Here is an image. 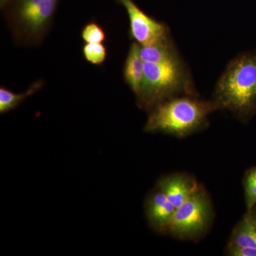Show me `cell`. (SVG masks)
<instances>
[{
  "label": "cell",
  "instance_id": "obj_1",
  "mask_svg": "<svg viewBox=\"0 0 256 256\" xmlns=\"http://www.w3.org/2000/svg\"><path fill=\"white\" fill-rule=\"evenodd\" d=\"M192 96H176L156 106L150 112L144 131L184 138L202 129L208 116L220 108L214 100Z\"/></svg>",
  "mask_w": 256,
  "mask_h": 256
},
{
  "label": "cell",
  "instance_id": "obj_2",
  "mask_svg": "<svg viewBox=\"0 0 256 256\" xmlns=\"http://www.w3.org/2000/svg\"><path fill=\"white\" fill-rule=\"evenodd\" d=\"M214 101L239 118L256 110V54H242L227 66L216 86Z\"/></svg>",
  "mask_w": 256,
  "mask_h": 256
},
{
  "label": "cell",
  "instance_id": "obj_3",
  "mask_svg": "<svg viewBox=\"0 0 256 256\" xmlns=\"http://www.w3.org/2000/svg\"><path fill=\"white\" fill-rule=\"evenodd\" d=\"M193 90L191 76L180 56L161 63L144 62V78L136 96L137 105L150 112L165 100L193 95Z\"/></svg>",
  "mask_w": 256,
  "mask_h": 256
},
{
  "label": "cell",
  "instance_id": "obj_4",
  "mask_svg": "<svg viewBox=\"0 0 256 256\" xmlns=\"http://www.w3.org/2000/svg\"><path fill=\"white\" fill-rule=\"evenodd\" d=\"M60 0H12L3 15L15 44L40 46L50 32Z\"/></svg>",
  "mask_w": 256,
  "mask_h": 256
},
{
  "label": "cell",
  "instance_id": "obj_5",
  "mask_svg": "<svg viewBox=\"0 0 256 256\" xmlns=\"http://www.w3.org/2000/svg\"><path fill=\"white\" fill-rule=\"evenodd\" d=\"M213 220L210 198L202 186L175 210L169 234L181 240H196L208 230Z\"/></svg>",
  "mask_w": 256,
  "mask_h": 256
},
{
  "label": "cell",
  "instance_id": "obj_6",
  "mask_svg": "<svg viewBox=\"0 0 256 256\" xmlns=\"http://www.w3.org/2000/svg\"><path fill=\"white\" fill-rule=\"evenodd\" d=\"M124 6L130 20L129 35L140 46H149L170 36L168 25L151 18L133 0H116Z\"/></svg>",
  "mask_w": 256,
  "mask_h": 256
},
{
  "label": "cell",
  "instance_id": "obj_7",
  "mask_svg": "<svg viewBox=\"0 0 256 256\" xmlns=\"http://www.w3.org/2000/svg\"><path fill=\"white\" fill-rule=\"evenodd\" d=\"M144 210L146 220L153 230L169 234L176 208L161 190L156 188L148 196Z\"/></svg>",
  "mask_w": 256,
  "mask_h": 256
},
{
  "label": "cell",
  "instance_id": "obj_8",
  "mask_svg": "<svg viewBox=\"0 0 256 256\" xmlns=\"http://www.w3.org/2000/svg\"><path fill=\"white\" fill-rule=\"evenodd\" d=\"M195 178L181 173L166 175L158 180L156 188L166 195L175 208L181 206L200 188Z\"/></svg>",
  "mask_w": 256,
  "mask_h": 256
},
{
  "label": "cell",
  "instance_id": "obj_9",
  "mask_svg": "<svg viewBox=\"0 0 256 256\" xmlns=\"http://www.w3.org/2000/svg\"><path fill=\"white\" fill-rule=\"evenodd\" d=\"M122 74L124 82L137 96L144 78V62L141 58L140 45L136 42L130 47Z\"/></svg>",
  "mask_w": 256,
  "mask_h": 256
},
{
  "label": "cell",
  "instance_id": "obj_10",
  "mask_svg": "<svg viewBox=\"0 0 256 256\" xmlns=\"http://www.w3.org/2000/svg\"><path fill=\"white\" fill-rule=\"evenodd\" d=\"M140 55L146 63L158 64L178 56L171 38H165L149 46H140Z\"/></svg>",
  "mask_w": 256,
  "mask_h": 256
},
{
  "label": "cell",
  "instance_id": "obj_11",
  "mask_svg": "<svg viewBox=\"0 0 256 256\" xmlns=\"http://www.w3.org/2000/svg\"><path fill=\"white\" fill-rule=\"evenodd\" d=\"M228 245L256 248V226L250 212H248L234 229Z\"/></svg>",
  "mask_w": 256,
  "mask_h": 256
},
{
  "label": "cell",
  "instance_id": "obj_12",
  "mask_svg": "<svg viewBox=\"0 0 256 256\" xmlns=\"http://www.w3.org/2000/svg\"><path fill=\"white\" fill-rule=\"evenodd\" d=\"M44 82L38 80L28 88V90L22 94H15L4 86L0 88V112L6 114L16 108L26 98L38 92L43 87Z\"/></svg>",
  "mask_w": 256,
  "mask_h": 256
},
{
  "label": "cell",
  "instance_id": "obj_13",
  "mask_svg": "<svg viewBox=\"0 0 256 256\" xmlns=\"http://www.w3.org/2000/svg\"><path fill=\"white\" fill-rule=\"evenodd\" d=\"M82 56L88 63L101 66L107 58V48L102 43H86L82 48Z\"/></svg>",
  "mask_w": 256,
  "mask_h": 256
},
{
  "label": "cell",
  "instance_id": "obj_14",
  "mask_svg": "<svg viewBox=\"0 0 256 256\" xmlns=\"http://www.w3.org/2000/svg\"><path fill=\"white\" fill-rule=\"evenodd\" d=\"M80 36L85 43H102L106 40V32L95 21L87 23L82 28Z\"/></svg>",
  "mask_w": 256,
  "mask_h": 256
},
{
  "label": "cell",
  "instance_id": "obj_15",
  "mask_svg": "<svg viewBox=\"0 0 256 256\" xmlns=\"http://www.w3.org/2000/svg\"><path fill=\"white\" fill-rule=\"evenodd\" d=\"M246 202L248 212H250L256 204V168L250 170L246 176Z\"/></svg>",
  "mask_w": 256,
  "mask_h": 256
},
{
  "label": "cell",
  "instance_id": "obj_16",
  "mask_svg": "<svg viewBox=\"0 0 256 256\" xmlns=\"http://www.w3.org/2000/svg\"><path fill=\"white\" fill-rule=\"evenodd\" d=\"M227 254L232 256H256V248L228 245Z\"/></svg>",
  "mask_w": 256,
  "mask_h": 256
},
{
  "label": "cell",
  "instance_id": "obj_17",
  "mask_svg": "<svg viewBox=\"0 0 256 256\" xmlns=\"http://www.w3.org/2000/svg\"><path fill=\"white\" fill-rule=\"evenodd\" d=\"M12 0H0V9L3 11Z\"/></svg>",
  "mask_w": 256,
  "mask_h": 256
},
{
  "label": "cell",
  "instance_id": "obj_18",
  "mask_svg": "<svg viewBox=\"0 0 256 256\" xmlns=\"http://www.w3.org/2000/svg\"><path fill=\"white\" fill-rule=\"evenodd\" d=\"M254 220H255V223H256V216H254Z\"/></svg>",
  "mask_w": 256,
  "mask_h": 256
}]
</instances>
